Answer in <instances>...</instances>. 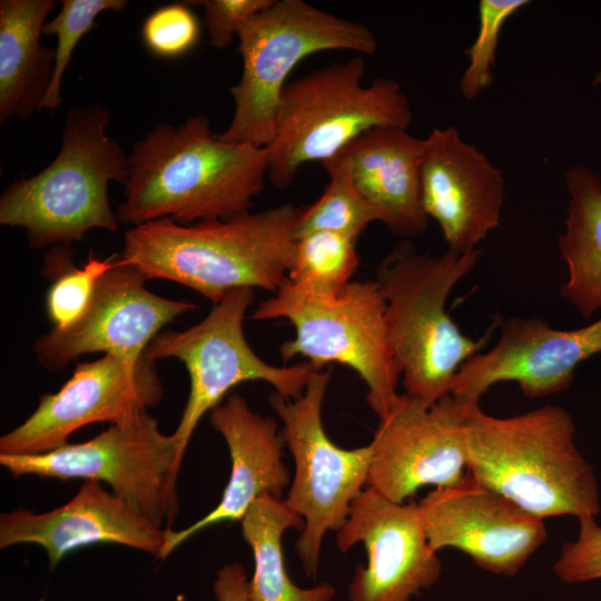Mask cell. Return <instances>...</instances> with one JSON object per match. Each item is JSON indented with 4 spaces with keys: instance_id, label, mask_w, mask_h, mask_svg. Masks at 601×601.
<instances>
[{
    "instance_id": "6da1fadb",
    "label": "cell",
    "mask_w": 601,
    "mask_h": 601,
    "mask_svg": "<svg viewBox=\"0 0 601 601\" xmlns=\"http://www.w3.org/2000/svg\"><path fill=\"white\" fill-rule=\"evenodd\" d=\"M269 162L267 147L220 140L205 115L158 124L128 156L117 218L132 226L161 218L191 225L248 211Z\"/></svg>"
},
{
    "instance_id": "7a4b0ae2",
    "label": "cell",
    "mask_w": 601,
    "mask_h": 601,
    "mask_svg": "<svg viewBox=\"0 0 601 601\" xmlns=\"http://www.w3.org/2000/svg\"><path fill=\"white\" fill-rule=\"evenodd\" d=\"M299 211L286 203L191 225L151 220L125 231L120 257L146 279L181 284L213 304L236 288L275 293L293 263Z\"/></svg>"
},
{
    "instance_id": "3957f363",
    "label": "cell",
    "mask_w": 601,
    "mask_h": 601,
    "mask_svg": "<svg viewBox=\"0 0 601 601\" xmlns=\"http://www.w3.org/2000/svg\"><path fill=\"white\" fill-rule=\"evenodd\" d=\"M467 472L540 518H595L599 486L574 444L572 416L561 406L495 417L464 404Z\"/></svg>"
},
{
    "instance_id": "277c9868",
    "label": "cell",
    "mask_w": 601,
    "mask_h": 601,
    "mask_svg": "<svg viewBox=\"0 0 601 601\" xmlns=\"http://www.w3.org/2000/svg\"><path fill=\"white\" fill-rule=\"evenodd\" d=\"M480 256V247L432 256L404 239L377 267L375 282L385 302L387 337L405 394L427 406L451 394L460 367L481 353L492 334L494 325L473 339L445 307L451 290Z\"/></svg>"
},
{
    "instance_id": "5b68a950",
    "label": "cell",
    "mask_w": 601,
    "mask_h": 601,
    "mask_svg": "<svg viewBox=\"0 0 601 601\" xmlns=\"http://www.w3.org/2000/svg\"><path fill=\"white\" fill-rule=\"evenodd\" d=\"M110 120V110L100 102L71 108L56 158L2 191L0 224L24 228L31 248L72 245L93 228L117 231L108 185H125L128 156L107 135Z\"/></svg>"
},
{
    "instance_id": "8992f818",
    "label": "cell",
    "mask_w": 601,
    "mask_h": 601,
    "mask_svg": "<svg viewBox=\"0 0 601 601\" xmlns=\"http://www.w3.org/2000/svg\"><path fill=\"white\" fill-rule=\"evenodd\" d=\"M364 58L355 56L285 85L266 146L273 186L288 187L305 162L328 160L373 128H408L413 114L401 85L376 78L364 86Z\"/></svg>"
},
{
    "instance_id": "52a82bcc",
    "label": "cell",
    "mask_w": 601,
    "mask_h": 601,
    "mask_svg": "<svg viewBox=\"0 0 601 601\" xmlns=\"http://www.w3.org/2000/svg\"><path fill=\"white\" fill-rule=\"evenodd\" d=\"M240 79L229 88L234 114L217 137L226 142L268 146L275 136L286 79L304 58L325 50L372 55L377 49L364 24L323 11L303 0H274L237 29Z\"/></svg>"
},
{
    "instance_id": "ba28073f",
    "label": "cell",
    "mask_w": 601,
    "mask_h": 601,
    "mask_svg": "<svg viewBox=\"0 0 601 601\" xmlns=\"http://www.w3.org/2000/svg\"><path fill=\"white\" fill-rule=\"evenodd\" d=\"M252 317L286 318L294 326V338L279 348L284 362L303 356L321 371L338 363L358 373L367 386L365 400L380 420L396 404L400 372L387 337L385 302L375 280H352L338 292L314 293L286 279Z\"/></svg>"
},
{
    "instance_id": "9c48e42d",
    "label": "cell",
    "mask_w": 601,
    "mask_h": 601,
    "mask_svg": "<svg viewBox=\"0 0 601 601\" xmlns=\"http://www.w3.org/2000/svg\"><path fill=\"white\" fill-rule=\"evenodd\" d=\"M184 456L173 434L141 410L111 423L93 439L36 455H0L13 477L95 480L161 529H174L179 513L178 474Z\"/></svg>"
},
{
    "instance_id": "30bf717a",
    "label": "cell",
    "mask_w": 601,
    "mask_h": 601,
    "mask_svg": "<svg viewBox=\"0 0 601 601\" xmlns=\"http://www.w3.org/2000/svg\"><path fill=\"white\" fill-rule=\"evenodd\" d=\"M331 370L316 372L297 398L273 392L269 405L283 422L280 432L295 461L287 506L303 518L305 526L295 550L305 574L317 575L321 546L328 531H338L351 504L367 482L372 461L371 443L345 450L324 431L322 405Z\"/></svg>"
},
{
    "instance_id": "8fae6325",
    "label": "cell",
    "mask_w": 601,
    "mask_h": 601,
    "mask_svg": "<svg viewBox=\"0 0 601 601\" xmlns=\"http://www.w3.org/2000/svg\"><path fill=\"white\" fill-rule=\"evenodd\" d=\"M254 290H229L200 323L184 331L158 333L144 352L152 361L177 358L188 371L189 395L173 433L183 456L200 418L220 404L234 386L263 381L282 396L294 400L321 371L309 361L290 366L270 365L250 348L243 323L247 308L255 300Z\"/></svg>"
},
{
    "instance_id": "7c38bea8",
    "label": "cell",
    "mask_w": 601,
    "mask_h": 601,
    "mask_svg": "<svg viewBox=\"0 0 601 601\" xmlns=\"http://www.w3.org/2000/svg\"><path fill=\"white\" fill-rule=\"evenodd\" d=\"M156 361L130 362L114 354L77 363L57 393L39 398L20 425L0 437V455H36L67 444L77 430L97 422L116 423L162 398Z\"/></svg>"
},
{
    "instance_id": "4fadbf2b",
    "label": "cell",
    "mask_w": 601,
    "mask_h": 601,
    "mask_svg": "<svg viewBox=\"0 0 601 601\" xmlns=\"http://www.w3.org/2000/svg\"><path fill=\"white\" fill-rule=\"evenodd\" d=\"M367 486L404 503L424 485L452 486L466 474L464 404L451 394L427 406L407 394L380 420Z\"/></svg>"
},
{
    "instance_id": "5bb4252c",
    "label": "cell",
    "mask_w": 601,
    "mask_h": 601,
    "mask_svg": "<svg viewBox=\"0 0 601 601\" xmlns=\"http://www.w3.org/2000/svg\"><path fill=\"white\" fill-rule=\"evenodd\" d=\"M146 280L132 264L116 255L111 267L97 279L82 314L36 339L38 362L49 371H60L79 356L97 352L138 362L162 326L197 308L194 303L151 293Z\"/></svg>"
},
{
    "instance_id": "9a60e30c",
    "label": "cell",
    "mask_w": 601,
    "mask_h": 601,
    "mask_svg": "<svg viewBox=\"0 0 601 601\" xmlns=\"http://www.w3.org/2000/svg\"><path fill=\"white\" fill-rule=\"evenodd\" d=\"M363 543L367 564L348 585L349 601H411L439 580L442 563L430 546L418 504L391 501L367 486L352 502L336 544Z\"/></svg>"
},
{
    "instance_id": "2e32d148",
    "label": "cell",
    "mask_w": 601,
    "mask_h": 601,
    "mask_svg": "<svg viewBox=\"0 0 601 601\" xmlns=\"http://www.w3.org/2000/svg\"><path fill=\"white\" fill-rule=\"evenodd\" d=\"M430 546L455 548L483 570L515 575L546 539L540 519L483 485L469 472L418 502Z\"/></svg>"
},
{
    "instance_id": "e0dca14e",
    "label": "cell",
    "mask_w": 601,
    "mask_h": 601,
    "mask_svg": "<svg viewBox=\"0 0 601 601\" xmlns=\"http://www.w3.org/2000/svg\"><path fill=\"white\" fill-rule=\"evenodd\" d=\"M601 353V317L575 329H555L540 317L513 316L500 324L496 343L466 361L456 373L451 395L480 404L500 382H516L523 395L544 397L570 387L577 366Z\"/></svg>"
},
{
    "instance_id": "ac0fdd59",
    "label": "cell",
    "mask_w": 601,
    "mask_h": 601,
    "mask_svg": "<svg viewBox=\"0 0 601 601\" xmlns=\"http://www.w3.org/2000/svg\"><path fill=\"white\" fill-rule=\"evenodd\" d=\"M166 531L95 480H85L67 503L47 512L19 506L0 515V549L37 544L53 571L69 553L93 544H118L162 561Z\"/></svg>"
},
{
    "instance_id": "d6986e66",
    "label": "cell",
    "mask_w": 601,
    "mask_h": 601,
    "mask_svg": "<svg viewBox=\"0 0 601 601\" xmlns=\"http://www.w3.org/2000/svg\"><path fill=\"white\" fill-rule=\"evenodd\" d=\"M422 199L447 249L465 254L500 226L505 196L502 171L454 126L434 128L426 137Z\"/></svg>"
},
{
    "instance_id": "ffe728a7",
    "label": "cell",
    "mask_w": 601,
    "mask_h": 601,
    "mask_svg": "<svg viewBox=\"0 0 601 601\" xmlns=\"http://www.w3.org/2000/svg\"><path fill=\"white\" fill-rule=\"evenodd\" d=\"M209 420L227 444L230 476L215 509L185 529H167L162 561L199 531L226 521H242L262 494L280 499L290 484L283 461L285 441L274 417L260 416L244 396L233 393L209 412Z\"/></svg>"
},
{
    "instance_id": "44dd1931",
    "label": "cell",
    "mask_w": 601,
    "mask_h": 601,
    "mask_svg": "<svg viewBox=\"0 0 601 601\" xmlns=\"http://www.w3.org/2000/svg\"><path fill=\"white\" fill-rule=\"evenodd\" d=\"M426 146V138L414 137L407 129L376 127L341 150L349 161L357 193L375 210L378 221L403 238L427 228L422 199Z\"/></svg>"
},
{
    "instance_id": "7402d4cb",
    "label": "cell",
    "mask_w": 601,
    "mask_h": 601,
    "mask_svg": "<svg viewBox=\"0 0 601 601\" xmlns=\"http://www.w3.org/2000/svg\"><path fill=\"white\" fill-rule=\"evenodd\" d=\"M55 0L0 1V122L28 119L42 110L56 48L40 41Z\"/></svg>"
},
{
    "instance_id": "603a6c76",
    "label": "cell",
    "mask_w": 601,
    "mask_h": 601,
    "mask_svg": "<svg viewBox=\"0 0 601 601\" xmlns=\"http://www.w3.org/2000/svg\"><path fill=\"white\" fill-rule=\"evenodd\" d=\"M569 194L559 252L568 269L561 297L583 319L601 309V179L583 165L564 175Z\"/></svg>"
},
{
    "instance_id": "cb8c5ba5",
    "label": "cell",
    "mask_w": 601,
    "mask_h": 601,
    "mask_svg": "<svg viewBox=\"0 0 601 601\" xmlns=\"http://www.w3.org/2000/svg\"><path fill=\"white\" fill-rule=\"evenodd\" d=\"M244 540L254 555V574L249 580V601H331L335 588L323 582L300 588L287 574L282 536L288 529L303 531V518L284 500L269 493L258 496L240 521Z\"/></svg>"
},
{
    "instance_id": "d4e9b609",
    "label": "cell",
    "mask_w": 601,
    "mask_h": 601,
    "mask_svg": "<svg viewBox=\"0 0 601 601\" xmlns=\"http://www.w3.org/2000/svg\"><path fill=\"white\" fill-rule=\"evenodd\" d=\"M322 164L329 183L314 204L299 211L296 239L328 230L356 240L368 224L378 220V216L355 189L349 161L342 151Z\"/></svg>"
},
{
    "instance_id": "484cf974",
    "label": "cell",
    "mask_w": 601,
    "mask_h": 601,
    "mask_svg": "<svg viewBox=\"0 0 601 601\" xmlns=\"http://www.w3.org/2000/svg\"><path fill=\"white\" fill-rule=\"evenodd\" d=\"M356 240L335 231L318 230L296 242L287 280L314 293L338 292L351 283L359 259Z\"/></svg>"
},
{
    "instance_id": "4316f807",
    "label": "cell",
    "mask_w": 601,
    "mask_h": 601,
    "mask_svg": "<svg viewBox=\"0 0 601 601\" xmlns=\"http://www.w3.org/2000/svg\"><path fill=\"white\" fill-rule=\"evenodd\" d=\"M71 245L53 246L46 256L42 275L53 279L46 297V308L53 327L63 328L85 311L97 279L112 265L116 255L99 259L91 250L81 267L72 263Z\"/></svg>"
},
{
    "instance_id": "83f0119b",
    "label": "cell",
    "mask_w": 601,
    "mask_h": 601,
    "mask_svg": "<svg viewBox=\"0 0 601 601\" xmlns=\"http://www.w3.org/2000/svg\"><path fill=\"white\" fill-rule=\"evenodd\" d=\"M126 0H62L57 16L47 21L42 33L57 37L56 61L52 80L42 110L55 112L60 107L61 81L79 40L93 27L96 18L104 11H121Z\"/></svg>"
},
{
    "instance_id": "f1b7e54d",
    "label": "cell",
    "mask_w": 601,
    "mask_h": 601,
    "mask_svg": "<svg viewBox=\"0 0 601 601\" xmlns=\"http://www.w3.org/2000/svg\"><path fill=\"white\" fill-rule=\"evenodd\" d=\"M530 3L528 0H481L479 2V31L466 49L469 65L460 79L463 97L472 100L493 81V67L500 33L505 21Z\"/></svg>"
},
{
    "instance_id": "f546056e",
    "label": "cell",
    "mask_w": 601,
    "mask_h": 601,
    "mask_svg": "<svg viewBox=\"0 0 601 601\" xmlns=\"http://www.w3.org/2000/svg\"><path fill=\"white\" fill-rule=\"evenodd\" d=\"M199 37V20L185 2L158 8L141 26L146 48L161 58L184 56L196 47Z\"/></svg>"
},
{
    "instance_id": "4dcf8cb0",
    "label": "cell",
    "mask_w": 601,
    "mask_h": 601,
    "mask_svg": "<svg viewBox=\"0 0 601 601\" xmlns=\"http://www.w3.org/2000/svg\"><path fill=\"white\" fill-rule=\"evenodd\" d=\"M553 570L566 583L601 579V526L594 518L579 519L578 538L561 546Z\"/></svg>"
},
{
    "instance_id": "1f68e13d",
    "label": "cell",
    "mask_w": 601,
    "mask_h": 601,
    "mask_svg": "<svg viewBox=\"0 0 601 601\" xmlns=\"http://www.w3.org/2000/svg\"><path fill=\"white\" fill-rule=\"evenodd\" d=\"M274 0H197L186 4L204 8V26L209 36V43L218 50L228 48L237 29Z\"/></svg>"
},
{
    "instance_id": "d6a6232c",
    "label": "cell",
    "mask_w": 601,
    "mask_h": 601,
    "mask_svg": "<svg viewBox=\"0 0 601 601\" xmlns=\"http://www.w3.org/2000/svg\"><path fill=\"white\" fill-rule=\"evenodd\" d=\"M248 587L244 566L233 562L217 572L213 589L217 601H249Z\"/></svg>"
},
{
    "instance_id": "836d02e7",
    "label": "cell",
    "mask_w": 601,
    "mask_h": 601,
    "mask_svg": "<svg viewBox=\"0 0 601 601\" xmlns=\"http://www.w3.org/2000/svg\"><path fill=\"white\" fill-rule=\"evenodd\" d=\"M593 85H595V86L601 85V69L594 76Z\"/></svg>"
}]
</instances>
